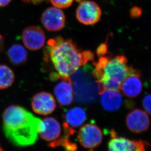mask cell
I'll use <instances>...</instances> for the list:
<instances>
[{"mask_svg": "<svg viewBox=\"0 0 151 151\" xmlns=\"http://www.w3.org/2000/svg\"><path fill=\"white\" fill-rule=\"evenodd\" d=\"M44 56L45 60L50 62L55 71L54 79L70 78L80 67L94 57L91 52H81L72 40L60 36L49 40Z\"/></svg>", "mask_w": 151, "mask_h": 151, "instance_id": "cell-1", "label": "cell"}, {"mask_svg": "<svg viewBox=\"0 0 151 151\" xmlns=\"http://www.w3.org/2000/svg\"><path fill=\"white\" fill-rule=\"evenodd\" d=\"M41 120L23 107L12 105L3 113V131L7 139L14 145H32L38 137Z\"/></svg>", "mask_w": 151, "mask_h": 151, "instance_id": "cell-2", "label": "cell"}, {"mask_svg": "<svg viewBox=\"0 0 151 151\" xmlns=\"http://www.w3.org/2000/svg\"><path fill=\"white\" fill-rule=\"evenodd\" d=\"M99 57L98 61L94 63L93 75L99 94L107 89L120 90L123 80L134 69L123 55L113 57L108 51Z\"/></svg>", "mask_w": 151, "mask_h": 151, "instance_id": "cell-3", "label": "cell"}, {"mask_svg": "<svg viewBox=\"0 0 151 151\" xmlns=\"http://www.w3.org/2000/svg\"><path fill=\"white\" fill-rule=\"evenodd\" d=\"M101 15V8L97 3L88 0H82L76 11L78 21L85 25L96 24L100 20Z\"/></svg>", "mask_w": 151, "mask_h": 151, "instance_id": "cell-4", "label": "cell"}, {"mask_svg": "<svg viewBox=\"0 0 151 151\" xmlns=\"http://www.w3.org/2000/svg\"><path fill=\"white\" fill-rule=\"evenodd\" d=\"M77 137L83 147L92 150L101 144L103 134L101 129L96 124L88 123L80 128Z\"/></svg>", "mask_w": 151, "mask_h": 151, "instance_id": "cell-5", "label": "cell"}, {"mask_svg": "<svg viewBox=\"0 0 151 151\" xmlns=\"http://www.w3.org/2000/svg\"><path fill=\"white\" fill-rule=\"evenodd\" d=\"M149 146L147 141L118 136L112 131L111 138L108 143V151H146Z\"/></svg>", "mask_w": 151, "mask_h": 151, "instance_id": "cell-6", "label": "cell"}, {"mask_svg": "<svg viewBox=\"0 0 151 151\" xmlns=\"http://www.w3.org/2000/svg\"><path fill=\"white\" fill-rule=\"evenodd\" d=\"M63 127L66 133L65 138L68 139L70 136L76 132V130L81 127L87 119V114L84 109L76 107L70 108L65 113Z\"/></svg>", "mask_w": 151, "mask_h": 151, "instance_id": "cell-7", "label": "cell"}, {"mask_svg": "<svg viewBox=\"0 0 151 151\" xmlns=\"http://www.w3.org/2000/svg\"><path fill=\"white\" fill-rule=\"evenodd\" d=\"M41 21L43 26L48 31H58L64 27L66 17L61 9L58 7H50L43 12Z\"/></svg>", "mask_w": 151, "mask_h": 151, "instance_id": "cell-8", "label": "cell"}, {"mask_svg": "<svg viewBox=\"0 0 151 151\" xmlns=\"http://www.w3.org/2000/svg\"><path fill=\"white\" fill-rule=\"evenodd\" d=\"M22 37L24 46L32 51L41 49L46 42L44 31L38 26L26 28L23 31Z\"/></svg>", "mask_w": 151, "mask_h": 151, "instance_id": "cell-9", "label": "cell"}, {"mask_svg": "<svg viewBox=\"0 0 151 151\" xmlns=\"http://www.w3.org/2000/svg\"><path fill=\"white\" fill-rule=\"evenodd\" d=\"M32 106L36 113L47 115L54 111L56 104L52 94L47 92H40L33 96Z\"/></svg>", "mask_w": 151, "mask_h": 151, "instance_id": "cell-10", "label": "cell"}, {"mask_svg": "<svg viewBox=\"0 0 151 151\" xmlns=\"http://www.w3.org/2000/svg\"><path fill=\"white\" fill-rule=\"evenodd\" d=\"M126 124L131 131L139 134L148 129L150 120L148 113L146 111L140 109H135L127 115Z\"/></svg>", "mask_w": 151, "mask_h": 151, "instance_id": "cell-11", "label": "cell"}, {"mask_svg": "<svg viewBox=\"0 0 151 151\" xmlns=\"http://www.w3.org/2000/svg\"><path fill=\"white\" fill-rule=\"evenodd\" d=\"M61 134V125L56 119L47 117L41 120L38 134L43 139L53 142L58 140Z\"/></svg>", "mask_w": 151, "mask_h": 151, "instance_id": "cell-12", "label": "cell"}, {"mask_svg": "<svg viewBox=\"0 0 151 151\" xmlns=\"http://www.w3.org/2000/svg\"><path fill=\"white\" fill-rule=\"evenodd\" d=\"M139 72L134 69L126 77L121 83L120 89L126 97L133 98L137 97L142 90V82Z\"/></svg>", "mask_w": 151, "mask_h": 151, "instance_id": "cell-13", "label": "cell"}, {"mask_svg": "<svg viewBox=\"0 0 151 151\" xmlns=\"http://www.w3.org/2000/svg\"><path fill=\"white\" fill-rule=\"evenodd\" d=\"M60 80L54 87V94L60 106H68L73 102L74 95L71 78Z\"/></svg>", "mask_w": 151, "mask_h": 151, "instance_id": "cell-14", "label": "cell"}, {"mask_svg": "<svg viewBox=\"0 0 151 151\" xmlns=\"http://www.w3.org/2000/svg\"><path fill=\"white\" fill-rule=\"evenodd\" d=\"M99 94L101 106L107 111H116L122 105V96L119 90L107 89L101 91Z\"/></svg>", "mask_w": 151, "mask_h": 151, "instance_id": "cell-15", "label": "cell"}, {"mask_svg": "<svg viewBox=\"0 0 151 151\" xmlns=\"http://www.w3.org/2000/svg\"><path fill=\"white\" fill-rule=\"evenodd\" d=\"M7 57L10 62L14 65H21L27 61L28 53L23 46L15 44L7 50Z\"/></svg>", "mask_w": 151, "mask_h": 151, "instance_id": "cell-16", "label": "cell"}, {"mask_svg": "<svg viewBox=\"0 0 151 151\" xmlns=\"http://www.w3.org/2000/svg\"><path fill=\"white\" fill-rule=\"evenodd\" d=\"M14 80V74L12 69L4 64H0V89L10 87Z\"/></svg>", "mask_w": 151, "mask_h": 151, "instance_id": "cell-17", "label": "cell"}, {"mask_svg": "<svg viewBox=\"0 0 151 151\" xmlns=\"http://www.w3.org/2000/svg\"><path fill=\"white\" fill-rule=\"evenodd\" d=\"M51 4L59 9H66L70 7L73 0H50Z\"/></svg>", "mask_w": 151, "mask_h": 151, "instance_id": "cell-18", "label": "cell"}, {"mask_svg": "<svg viewBox=\"0 0 151 151\" xmlns=\"http://www.w3.org/2000/svg\"><path fill=\"white\" fill-rule=\"evenodd\" d=\"M143 107L148 114L151 113V95L147 94L144 96L142 101Z\"/></svg>", "mask_w": 151, "mask_h": 151, "instance_id": "cell-19", "label": "cell"}, {"mask_svg": "<svg viewBox=\"0 0 151 151\" xmlns=\"http://www.w3.org/2000/svg\"><path fill=\"white\" fill-rule=\"evenodd\" d=\"M142 9L138 7H134L130 10V15L132 18H136L139 17L142 14Z\"/></svg>", "mask_w": 151, "mask_h": 151, "instance_id": "cell-20", "label": "cell"}, {"mask_svg": "<svg viewBox=\"0 0 151 151\" xmlns=\"http://www.w3.org/2000/svg\"><path fill=\"white\" fill-rule=\"evenodd\" d=\"M25 3L32 4H38L43 3L45 0H22Z\"/></svg>", "mask_w": 151, "mask_h": 151, "instance_id": "cell-21", "label": "cell"}, {"mask_svg": "<svg viewBox=\"0 0 151 151\" xmlns=\"http://www.w3.org/2000/svg\"><path fill=\"white\" fill-rule=\"evenodd\" d=\"M4 47V37L1 34H0V53L3 51Z\"/></svg>", "mask_w": 151, "mask_h": 151, "instance_id": "cell-22", "label": "cell"}, {"mask_svg": "<svg viewBox=\"0 0 151 151\" xmlns=\"http://www.w3.org/2000/svg\"><path fill=\"white\" fill-rule=\"evenodd\" d=\"M12 0H0V7H4L10 3Z\"/></svg>", "mask_w": 151, "mask_h": 151, "instance_id": "cell-23", "label": "cell"}, {"mask_svg": "<svg viewBox=\"0 0 151 151\" xmlns=\"http://www.w3.org/2000/svg\"><path fill=\"white\" fill-rule=\"evenodd\" d=\"M0 151H4V150H3V149L1 148V146L0 145Z\"/></svg>", "mask_w": 151, "mask_h": 151, "instance_id": "cell-24", "label": "cell"}, {"mask_svg": "<svg viewBox=\"0 0 151 151\" xmlns=\"http://www.w3.org/2000/svg\"><path fill=\"white\" fill-rule=\"evenodd\" d=\"M76 1H78V2H79V3H80V2H81L82 0H76Z\"/></svg>", "mask_w": 151, "mask_h": 151, "instance_id": "cell-25", "label": "cell"}]
</instances>
